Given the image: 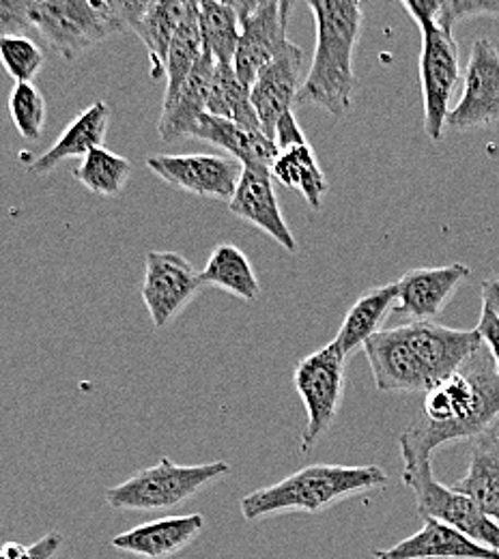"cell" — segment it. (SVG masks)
<instances>
[{"mask_svg": "<svg viewBox=\"0 0 499 559\" xmlns=\"http://www.w3.org/2000/svg\"><path fill=\"white\" fill-rule=\"evenodd\" d=\"M190 139L203 140L224 148L230 157L241 162L246 168H272L274 159L278 157L281 148L272 139H268L263 132L248 130L239 123H233L228 119L214 117L205 112L194 130L190 132Z\"/></svg>", "mask_w": 499, "mask_h": 559, "instance_id": "cell-20", "label": "cell"}, {"mask_svg": "<svg viewBox=\"0 0 499 559\" xmlns=\"http://www.w3.org/2000/svg\"><path fill=\"white\" fill-rule=\"evenodd\" d=\"M345 366L347 355L330 343L306 355L293 372V385L306 409L301 454H310L336 419L345 392Z\"/></svg>", "mask_w": 499, "mask_h": 559, "instance_id": "cell-6", "label": "cell"}, {"mask_svg": "<svg viewBox=\"0 0 499 559\" xmlns=\"http://www.w3.org/2000/svg\"><path fill=\"white\" fill-rule=\"evenodd\" d=\"M230 474V465L215 461L205 465H177L168 456L153 467L130 476L106 490V503L115 510L155 512L186 503L201 489Z\"/></svg>", "mask_w": 499, "mask_h": 559, "instance_id": "cell-4", "label": "cell"}, {"mask_svg": "<svg viewBox=\"0 0 499 559\" xmlns=\"http://www.w3.org/2000/svg\"><path fill=\"white\" fill-rule=\"evenodd\" d=\"M396 301H399V282L381 284L366 290L347 312L334 338L338 349L343 350L347 357H352L359 347L364 349V345L377 332H381V325L385 323L388 314L396 310Z\"/></svg>", "mask_w": 499, "mask_h": 559, "instance_id": "cell-23", "label": "cell"}, {"mask_svg": "<svg viewBox=\"0 0 499 559\" xmlns=\"http://www.w3.org/2000/svg\"><path fill=\"white\" fill-rule=\"evenodd\" d=\"M199 4L190 2L188 11L170 41L168 48V59H166V93H164V102H170L181 86L186 84V80L190 78V73L199 66L201 57H203V37H201V20H199Z\"/></svg>", "mask_w": 499, "mask_h": 559, "instance_id": "cell-29", "label": "cell"}, {"mask_svg": "<svg viewBox=\"0 0 499 559\" xmlns=\"http://www.w3.org/2000/svg\"><path fill=\"white\" fill-rule=\"evenodd\" d=\"M9 115L22 139H41L48 119V108L41 91L33 82L13 84L9 95Z\"/></svg>", "mask_w": 499, "mask_h": 559, "instance_id": "cell-32", "label": "cell"}, {"mask_svg": "<svg viewBox=\"0 0 499 559\" xmlns=\"http://www.w3.org/2000/svg\"><path fill=\"white\" fill-rule=\"evenodd\" d=\"M452 489L472 497L499 525V426L474 439L467 472Z\"/></svg>", "mask_w": 499, "mask_h": 559, "instance_id": "cell-24", "label": "cell"}, {"mask_svg": "<svg viewBox=\"0 0 499 559\" xmlns=\"http://www.w3.org/2000/svg\"><path fill=\"white\" fill-rule=\"evenodd\" d=\"M35 0H0V39L24 35L31 28V7Z\"/></svg>", "mask_w": 499, "mask_h": 559, "instance_id": "cell-35", "label": "cell"}, {"mask_svg": "<svg viewBox=\"0 0 499 559\" xmlns=\"http://www.w3.org/2000/svg\"><path fill=\"white\" fill-rule=\"evenodd\" d=\"M461 78L459 46L450 28L435 26L423 33L420 84L425 99V132L430 140H441L450 115V99Z\"/></svg>", "mask_w": 499, "mask_h": 559, "instance_id": "cell-9", "label": "cell"}, {"mask_svg": "<svg viewBox=\"0 0 499 559\" xmlns=\"http://www.w3.org/2000/svg\"><path fill=\"white\" fill-rule=\"evenodd\" d=\"M388 483V474L377 465H308L272 487L248 492L239 508L248 523L288 512L317 514L359 492L381 489Z\"/></svg>", "mask_w": 499, "mask_h": 559, "instance_id": "cell-3", "label": "cell"}, {"mask_svg": "<svg viewBox=\"0 0 499 559\" xmlns=\"http://www.w3.org/2000/svg\"><path fill=\"white\" fill-rule=\"evenodd\" d=\"M364 353L379 392L427 394L432 388L430 377L418 355L412 349L403 325L377 332L364 345Z\"/></svg>", "mask_w": 499, "mask_h": 559, "instance_id": "cell-12", "label": "cell"}, {"mask_svg": "<svg viewBox=\"0 0 499 559\" xmlns=\"http://www.w3.org/2000/svg\"><path fill=\"white\" fill-rule=\"evenodd\" d=\"M126 31H136L155 0H106Z\"/></svg>", "mask_w": 499, "mask_h": 559, "instance_id": "cell-37", "label": "cell"}, {"mask_svg": "<svg viewBox=\"0 0 499 559\" xmlns=\"http://www.w3.org/2000/svg\"><path fill=\"white\" fill-rule=\"evenodd\" d=\"M146 168L164 183L190 192L199 199L228 201L235 197L243 164L222 155H151Z\"/></svg>", "mask_w": 499, "mask_h": 559, "instance_id": "cell-11", "label": "cell"}, {"mask_svg": "<svg viewBox=\"0 0 499 559\" xmlns=\"http://www.w3.org/2000/svg\"><path fill=\"white\" fill-rule=\"evenodd\" d=\"M375 559H499V551L485 547L456 527L425 519L418 534L396 543L390 549H375Z\"/></svg>", "mask_w": 499, "mask_h": 559, "instance_id": "cell-18", "label": "cell"}, {"mask_svg": "<svg viewBox=\"0 0 499 559\" xmlns=\"http://www.w3.org/2000/svg\"><path fill=\"white\" fill-rule=\"evenodd\" d=\"M463 93L450 110L445 130L467 132L499 121V50L489 37L472 44Z\"/></svg>", "mask_w": 499, "mask_h": 559, "instance_id": "cell-10", "label": "cell"}, {"mask_svg": "<svg viewBox=\"0 0 499 559\" xmlns=\"http://www.w3.org/2000/svg\"><path fill=\"white\" fill-rule=\"evenodd\" d=\"M214 68V59L207 52H203L199 66L190 73L181 91L170 102H164L162 117L157 123V134L164 142L190 139V132L194 130L199 119L207 112Z\"/></svg>", "mask_w": 499, "mask_h": 559, "instance_id": "cell-21", "label": "cell"}, {"mask_svg": "<svg viewBox=\"0 0 499 559\" xmlns=\"http://www.w3.org/2000/svg\"><path fill=\"white\" fill-rule=\"evenodd\" d=\"M403 330L423 361L432 388L454 374L476 350L483 349V338L476 330H454L435 321H412L403 325Z\"/></svg>", "mask_w": 499, "mask_h": 559, "instance_id": "cell-14", "label": "cell"}, {"mask_svg": "<svg viewBox=\"0 0 499 559\" xmlns=\"http://www.w3.org/2000/svg\"><path fill=\"white\" fill-rule=\"evenodd\" d=\"M228 210L239 219L263 230L286 252H297V239L281 211L274 192V177L268 168H243Z\"/></svg>", "mask_w": 499, "mask_h": 559, "instance_id": "cell-15", "label": "cell"}, {"mask_svg": "<svg viewBox=\"0 0 499 559\" xmlns=\"http://www.w3.org/2000/svg\"><path fill=\"white\" fill-rule=\"evenodd\" d=\"M201 20V37L203 50L214 59L215 63H233L241 37V20L239 15L215 0L199 9Z\"/></svg>", "mask_w": 499, "mask_h": 559, "instance_id": "cell-31", "label": "cell"}, {"mask_svg": "<svg viewBox=\"0 0 499 559\" xmlns=\"http://www.w3.org/2000/svg\"><path fill=\"white\" fill-rule=\"evenodd\" d=\"M108 126H110L108 104H104V102L91 104L86 110H82L78 115V119L73 121L72 126H68L63 136L28 166V173L31 175H48L70 157H84L86 153H91L93 148L104 144L106 134H108Z\"/></svg>", "mask_w": 499, "mask_h": 559, "instance_id": "cell-22", "label": "cell"}, {"mask_svg": "<svg viewBox=\"0 0 499 559\" xmlns=\"http://www.w3.org/2000/svg\"><path fill=\"white\" fill-rule=\"evenodd\" d=\"M274 140H276V144H278L281 151L293 146V144H304V142H308L293 112H288V115H285V117L278 121Z\"/></svg>", "mask_w": 499, "mask_h": 559, "instance_id": "cell-39", "label": "cell"}, {"mask_svg": "<svg viewBox=\"0 0 499 559\" xmlns=\"http://www.w3.org/2000/svg\"><path fill=\"white\" fill-rule=\"evenodd\" d=\"M205 286H214L235 295L241 301H254L261 295V284L248 257L233 243L215 246L205 270L201 272Z\"/></svg>", "mask_w": 499, "mask_h": 559, "instance_id": "cell-28", "label": "cell"}, {"mask_svg": "<svg viewBox=\"0 0 499 559\" xmlns=\"http://www.w3.org/2000/svg\"><path fill=\"white\" fill-rule=\"evenodd\" d=\"M301 68L304 50L288 41L285 50L270 66L259 71L257 80L250 86L252 106L268 139L274 140L278 121L293 112V106L299 99V91L304 84Z\"/></svg>", "mask_w": 499, "mask_h": 559, "instance_id": "cell-13", "label": "cell"}, {"mask_svg": "<svg viewBox=\"0 0 499 559\" xmlns=\"http://www.w3.org/2000/svg\"><path fill=\"white\" fill-rule=\"evenodd\" d=\"M192 2H197L199 7H203V4H207V2H215V0H192Z\"/></svg>", "mask_w": 499, "mask_h": 559, "instance_id": "cell-43", "label": "cell"}, {"mask_svg": "<svg viewBox=\"0 0 499 559\" xmlns=\"http://www.w3.org/2000/svg\"><path fill=\"white\" fill-rule=\"evenodd\" d=\"M207 112L214 117L228 119L233 123H239L248 130L263 132L257 110L252 106L250 86L237 75L233 63H215L212 84H210Z\"/></svg>", "mask_w": 499, "mask_h": 559, "instance_id": "cell-26", "label": "cell"}, {"mask_svg": "<svg viewBox=\"0 0 499 559\" xmlns=\"http://www.w3.org/2000/svg\"><path fill=\"white\" fill-rule=\"evenodd\" d=\"M480 295H483V308L491 310L494 314L499 317V276L485 280L483 288H480Z\"/></svg>", "mask_w": 499, "mask_h": 559, "instance_id": "cell-40", "label": "cell"}, {"mask_svg": "<svg viewBox=\"0 0 499 559\" xmlns=\"http://www.w3.org/2000/svg\"><path fill=\"white\" fill-rule=\"evenodd\" d=\"M476 332L483 338V345H487V350L491 353L494 361H496V370L499 374V317L494 314L491 310L483 308L480 312V321L476 325Z\"/></svg>", "mask_w": 499, "mask_h": 559, "instance_id": "cell-38", "label": "cell"}, {"mask_svg": "<svg viewBox=\"0 0 499 559\" xmlns=\"http://www.w3.org/2000/svg\"><path fill=\"white\" fill-rule=\"evenodd\" d=\"M203 514L166 516L151 523H143L126 534L112 538V547L123 554H132L144 559H166L177 556L190 547L203 532Z\"/></svg>", "mask_w": 499, "mask_h": 559, "instance_id": "cell-19", "label": "cell"}, {"mask_svg": "<svg viewBox=\"0 0 499 559\" xmlns=\"http://www.w3.org/2000/svg\"><path fill=\"white\" fill-rule=\"evenodd\" d=\"M317 26V46L299 104H312L343 119L354 104L356 48L361 35V0H306Z\"/></svg>", "mask_w": 499, "mask_h": 559, "instance_id": "cell-2", "label": "cell"}, {"mask_svg": "<svg viewBox=\"0 0 499 559\" xmlns=\"http://www.w3.org/2000/svg\"><path fill=\"white\" fill-rule=\"evenodd\" d=\"M0 63L13 82H33L44 68V50L26 35H9L0 39Z\"/></svg>", "mask_w": 499, "mask_h": 559, "instance_id": "cell-33", "label": "cell"}, {"mask_svg": "<svg viewBox=\"0 0 499 559\" xmlns=\"http://www.w3.org/2000/svg\"><path fill=\"white\" fill-rule=\"evenodd\" d=\"M470 17H499V0H445L443 28L452 31L461 20Z\"/></svg>", "mask_w": 499, "mask_h": 559, "instance_id": "cell-34", "label": "cell"}, {"mask_svg": "<svg viewBox=\"0 0 499 559\" xmlns=\"http://www.w3.org/2000/svg\"><path fill=\"white\" fill-rule=\"evenodd\" d=\"M190 2L192 0H155L151 11L144 15L143 22L134 31L146 48L153 80L166 75L168 48Z\"/></svg>", "mask_w": 499, "mask_h": 559, "instance_id": "cell-27", "label": "cell"}, {"mask_svg": "<svg viewBox=\"0 0 499 559\" xmlns=\"http://www.w3.org/2000/svg\"><path fill=\"white\" fill-rule=\"evenodd\" d=\"M219 2H224L226 7H230V9L239 15V20L246 22V20L252 17L268 0H219Z\"/></svg>", "mask_w": 499, "mask_h": 559, "instance_id": "cell-41", "label": "cell"}, {"mask_svg": "<svg viewBox=\"0 0 499 559\" xmlns=\"http://www.w3.org/2000/svg\"><path fill=\"white\" fill-rule=\"evenodd\" d=\"M132 164L106 146L86 153L75 168V179L97 197H117L130 181Z\"/></svg>", "mask_w": 499, "mask_h": 559, "instance_id": "cell-30", "label": "cell"}, {"mask_svg": "<svg viewBox=\"0 0 499 559\" xmlns=\"http://www.w3.org/2000/svg\"><path fill=\"white\" fill-rule=\"evenodd\" d=\"M409 17L418 24L420 33H427L435 26H441L445 11V0H401Z\"/></svg>", "mask_w": 499, "mask_h": 559, "instance_id": "cell-36", "label": "cell"}, {"mask_svg": "<svg viewBox=\"0 0 499 559\" xmlns=\"http://www.w3.org/2000/svg\"><path fill=\"white\" fill-rule=\"evenodd\" d=\"M288 44L286 26L278 0H268L252 17L241 22V37L233 68L237 75L252 86L259 71L270 66Z\"/></svg>", "mask_w": 499, "mask_h": 559, "instance_id": "cell-17", "label": "cell"}, {"mask_svg": "<svg viewBox=\"0 0 499 559\" xmlns=\"http://www.w3.org/2000/svg\"><path fill=\"white\" fill-rule=\"evenodd\" d=\"M278 4H281V15H283V22H285V26H288V20H290V13H293V9H295L297 0H278Z\"/></svg>", "mask_w": 499, "mask_h": 559, "instance_id": "cell-42", "label": "cell"}, {"mask_svg": "<svg viewBox=\"0 0 499 559\" xmlns=\"http://www.w3.org/2000/svg\"><path fill=\"white\" fill-rule=\"evenodd\" d=\"M28 20L66 61L126 31L106 0H35Z\"/></svg>", "mask_w": 499, "mask_h": 559, "instance_id": "cell-5", "label": "cell"}, {"mask_svg": "<svg viewBox=\"0 0 499 559\" xmlns=\"http://www.w3.org/2000/svg\"><path fill=\"white\" fill-rule=\"evenodd\" d=\"M470 276L472 270L463 263L412 270L399 280L396 312L412 317V321H432Z\"/></svg>", "mask_w": 499, "mask_h": 559, "instance_id": "cell-16", "label": "cell"}, {"mask_svg": "<svg viewBox=\"0 0 499 559\" xmlns=\"http://www.w3.org/2000/svg\"><path fill=\"white\" fill-rule=\"evenodd\" d=\"M403 483L414 490L423 519L443 521L472 540L499 551L498 523L491 521L472 497L441 485L432 476V461L403 463Z\"/></svg>", "mask_w": 499, "mask_h": 559, "instance_id": "cell-7", "label": "cell"}, {"mask_svg": "<svg viewBox=\"0 0 499 559\" xmlns=\"http://www.w3.org/2000/svg\"><path fill=\"white\" fill-rule=\"evenodd\" d=\"M499 426V374L489 350H476L454 374L430 388L423 412L403 430V463L432 461L450 443L470 441Z\"/></svg>", "mask_w": 499, "mask_h": 559, "instance_id": "cell-1", "label": "cell"}, {"mask_svg": "<svg viewBox=\"0 0 499 559\" xmlns=\"http://www.w3.org/2000/svg\"><path fill=\"white\" fill-rule=\"evenodd\" d=\"M203 286L201 272L186 257L162 250L146 252L141 295L155 330L170 325L197 299Z\"/></svg>", "mask_w": 499, "mask_h": 559, "instance_id": "cell-8", "label": "cell"}, {"mask_svg": "<svg viewBox=\"0 0 499 559\" xmlns=\"http://www.w3.org/2000/svg\"><path fill=\"white\" fill-rule=\"evenodd\" d=\"M270 173L274 181H278L281 186L301 192V197L312 210H321L330 183L308 142L283 148L274 159Z\"/></svg>", "mask_w": 499, "mask_h": 559, "instance_id": "cell-25", "label": "cell"}]
</instances>
